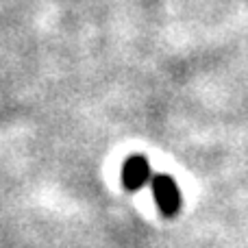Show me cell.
<instances>
[{
	"label": "cell",
	"mask_w": 248,
	"mask_h": 248,
	"mask_svg": "<svg viewBox=\"0 0 248 248\" xmlns=\"http://www.w3.org/2000/svg\"><path fill=\"white\" fill-rule=\"evenodd\" d=\"M153 192H155V198H157L159 209L166 216H174L176 211H179L181 192L170 176H157L153 183Z\"/></svg>",
	"instance_id": "6da1fadb"
},
{
	"label": "cell",
	"mask_w": 248,
	"mask_h": 248,
	"mask_svg": "<svg viewBox=\"0 0 248 248\" xmlns=\"http://www.w3.org/2000/svg\"><path fill=\"white\" fill-rule=\"evenodd\" d=\"M148 176H150V170H148V163L146 159L141 157H133L126 161L124 166V172H122V181L128 189H140L148 183Z\"/></svg>",
	"instance_id": "7a4b0ae2"
}]
</instances>
